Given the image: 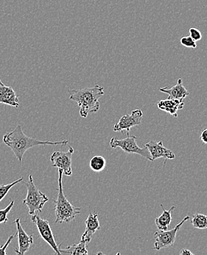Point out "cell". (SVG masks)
I'll list each match as a JSON object with an SVG mask.
<instances>
[{"instance_id":"obj_4","label":"cell","mask_w":207,"mask_h":255,"mask_svg":"<svg viewBox=\"0 0 207 255\" xmlns=\"http://www.w3.org/2000/svg\"><path fill=\"white\" fill-rule=\"evenodd\" d=\"M27 188V194L26 199L23 200V204L27 207L29 210V214H35L37 213H41L44 205L48 202L49 199L45 194L41 192L34 183L32 176H29L28 182H25Z\"/></svg>"},{"instance_id":"obj_6","label":"cell","mask_w":207,"mask_h":255,"mask_svg":"<svg viewBox=\"0 0 207 255\" xmlns=\"http://www.w3.org/2000/svg\"><path fill=\"white\" fill-rule=\"evenodd\" d=\"M31 221L32 223L35 224L36 226L38 233H39V235L42 238L43 240L47 242L50 246V247H52L55 254L61 255L60 247H61V244L58 246V244L55 241V236H54L53 233H52L49 222L41 218L40 216L39 213L32 215Z\"/></svg>"},{"instance_id":"obj_5","label":"cell","mask_w":207,"mask_h":255,"mask_svg":"<svg viewBox=\"0 0 207 255\" xmlns=\"http://www.w3.org/2000/svg\"><path fill=\"white\" fill-rule=\"evenodd\" d=\"M137 137L129 135V132H127V137L126 138L117 139V137H113L110 140V146L112 149L120 148L122 150L128 154H137L148 160H151V154L146 147H140L137 143Z\"/></svg>"},{"instance_id":"obj_24","label":"cell","mask_w":207,"mask_h":255,"mask_svg":"<svg viewBox=\"0 0 207 255\" xmlns=\"http://www.w3.org/2000/svg\"><path fill=\"white\" fill-rule=\"evenodd\" d=\"M16 236H17V233H15V234L13 235V236H10V237L8 238V239H7V241H6L5 244L0 247V255H7V253H6V250H7L9 244H10V243H11V241H13V239H14V237H16Z\"/></svg>"},{"instance_id":"obj_9","label":"cell","mask_w":207,"mask_h":255,"mask_svg":"<svg viewBox=\"0 0 207 255\" xmlns=\"http://www.w3.org/2000/svg\"><path fill=\"white\" fill-rule=\"evenodd\" d=\"M143 113L141 110H134L131 114H126L120 119L119 122L114 125L113 130L114 132H122L126 130L130 132L131 128L138 126L141 124Z\"/></svg>"},{"instance_id":"obj_26","label":"cell","mask_w":207,"mask_h":255,"mask_svg":"<svg viewBox=\"0 0 207 255\" xmlns=\"http://www.w3.org/2000/svg\"><path fill=\"white\" fill-rule=\"evenodd\" d=\"M180 255H193V253L192 252L190 251L189 250H188V249H183V250H182V251L180 252Z\"/></svg>"},{"instance_id":"obj_13","label":"cell","mask_w":207,"mask_h":255,"mask_svg":"<svg viewBox=\"0 0 207 255\" xmlns=\"http://www.w3.org/2000/svg\"><path fill=\"white\" fill-rule=\"evenodd\" d=\"M0 104H5L18 108L19 101L16 92L11 87L6 86L0 80Z\"/></svg>"},{"instance_id":"obj_11","label":"cell","mask_w":207,"mask_h":255,"mask_svg":"<svg viewBox=\"0 0 207 255\" xmlns=\"http://www.w3.org/2000/svg\"><path fill=\"white\" fill-rule=\"evenodd\" d=\"M16 225L17 236H18V248L15 250V253L18 255H24L30 250L33 244V236H29L21 227L19 219H17L14 222Z\"/></svg>"},{"instance_id":"obj_2","label":"cell","mask_w":207,"mask_h":255,"mask_svg":"<svg viewBox=\"0 0 207 255\" xmlns=\"http://www.w3.org/2000/svg\"><path fill=\"white\" fill-rule=\"evenodd\" d=\"M69 99L75 102L80 108V115L86 118L89 114H95L100 109L99 99L104 95V89L99 85L92 87L75 90L69 89Z\"/></svg>"},{"instance_id":"obj_19","label":"cell","mask_w":207,"mask_h":255,"mask_svg":"<svg viewBox=\"0 0 207 255\" xmlns=\"http://www.w3.org/2000/svg\"><path fill=\"white\" fill-rule=\"evenodd\" d=\"M192 225L195 228L207 229V215L202 214V213H196L193 215L191 220Z\"/></svg>"},{"instance_id":"obj_8","label":"cell","mask_w":207,"mask_h":255,"mask_svg":"<svg viewBox=\"0 0 207 255\" xmlns=\"http://www.w3.org/2000/svg\"><path fill=\"white\" fill-rule=\"evenodd\" d=\"M74 151L75 150L73 148L69 146V149L66 151H54L50 157L52 166L61 168L66 176H72V158Z\"/></svg>"},{"instance_id":"obj_21","label":"cell","mask_w":207,"mask_h":255,"mask_svg":"<svg viewBox=\"0 0 207 255\" xmlns=\"http://www.w3.org/2000/svg\"><path fill=\"white\" fill-rule=\"evenodd\" d=\"M13 205H14V201L11 200L7 207L4 209L0 210V224H6L8 222V219L7 217V214L10 213Z\"/></svg>"},{"instance_id":"obj_12","label":"cell","mask_w":207,"mask_h":255,"mask_svg":"<svg viewBox=\"0 0 207 255\" xmlns=\"http://www.w3.org/2000/svg\"><path fill=\"white\" fill-rule=\"evenodd\" d=\"M85 223H86V230L80 240L86 241L87 244H89L92 240L93 235L100 229L98 214L97 212H93V213L91 212Z\"/></svg>"},{"instance_id":"obj_25","label":"cell","mask_w":207,"mask_h":255,"mask_svg":"<svg viewBox=\"0 0 207 255\" xmlns=\"http://www.w3.org/2000/svg\"><path fill=\"white\" fill-rule=\"evenodd\" d=\"M200 138L203 141V143L207 144V128L202 131V134L200 135Z\"/></svg>"},{"instance_id":"obj_23","label":"cell","mask_w":207,"mask_h":255,"mask_svg":"<svg viewBox=\"0 0 207 255\" xmlns=\"http://www.w3.org/2000/svg\"><path fill=\"white\" fill-rule=\"evenodd\" d=\"M189 32L190 36H191L195 41H199L202 40V34L200 30L193 27V28L190 29Z\"/></svg>"},{"instance_id":"obj_16","label":"cell","mask_w":207,"mask_h":255,"mask_svg":"<svg viewBox=\"0 0 207 255\" xmlns=\"http://www.w3.org/2000/svg\"><path fill=\"white\" fill-rule=\"evenodd\" d=\"M161 207L163 209V212H162L160 217L155 219V224L159 230H169L170 225L172 222L171 214H172L173 211L175 209L176 207L173 206L169 210H165L162 205H161Z\"/></svg>"},{"instance_id":"obj_14","label":"cell","mask_w":207,"mask_h":255,"mask_svg":"<svg viewBox=\"0 0 207 255\" xmlns=\"http://www.w3.org/2000/svg\"><path fill=\"white\" fill-rule=\"evenodd\" d=\"M160 91L161 92L165 93L168 94V99H173V100H184L189 95V91L187 90L186 88L183 86L182 83V80L179 78L178 80L177 84L171 89H168V87L160 88Z\"/></svg>"},{"instance_id":"obj_15","label":"cell","mask_w":207,"mask_h":255,"mask_svg":"<svg viewBox=\"0 0 207 255\" xmlns=\"http://www.w3.org/2000/svg\"><path fill=\"white\" fill-rule=\"evenodd\" d=\"M185 106V103L183 100H161L158 103V108L161 111H165L166 113L177 117V112L179 110H182Z\"/></svg>"},{"instance_id":"obj_20","label":"cell","mask_w":207,"mask_h":255,"mask_svg":"<svg viewBox=\"0 0 207 255\" xmlns=\"http://www.w3.org/2000/svg\"><path fill=\"white\" fill-rule=\"evenodd\" d=\"M23 179H24V177H22L21 178L12 182V183L7 184V185H0V202L4 199V196L7 195V193L11 189L12 187L14 186L15 185L19 183V182H22Z\"/></svg>"},{"instance_id":"obj_1","label":"cell","mask_w":207,"mask_h":255,"mask_svg":"<svg viewBox=\"0 0 207 255\" xmlns=\"http://www.w3.org/2000/svg\"><path fill=\"white\" fill-rule=\"evenodd\" d=\"M3 142L13 151L20 163L22 161L23 156L26 151L30 148L39 145H67V140L61 141H49V140H39L33 137H28L24 133L22 128L18 125L13 131L7 132L3 136Z\"/></svg>"},{"instance_id":"obj_10","label":"cell","mask_w":207,"mask_h":255,"mask_svg":"<svg viewBox=\"0 0 207 255\" xmlns=\"http://www.w3.org/2000/svg\"><path fill=\"white\" fill-rule=\"evenodd\" d=\"M144 146L149 151L152 161L161 157L170 159V160L176 158V154H174V151L165 147L162 141L157 142L155 140H151L148 143H145Z\"/></svg>"},{"instance_id":"obj_7","label":"cell","mask_w":207,"mask_h":255,"mask_svg":"<svg viewBox=\"0 0 207 255\" xmlns=\"http://www.w3.org/2000/svg\"><path fill=\"white\" fill-rule=\"evenodd\" d=\"M191 219L190 216H186L179 225L176 226L172 230H160L154 233L155 237V244L154 249L157 251H160L162 249L168 248V247H174L176 240V234L180 230L182 226Z\"/></svg>"},{"instance_id":"obj_3","label":"cell","mask_w":207,"mask_h":255,"mask_svg":"<svg viewBox=\"0 0 207 255\" xmlns=\"http://www.w3.org/2000/svg\"><path fill=\"white\" fill-rule=\"evenodd\" d=\"M62 170L58 168V193L56 200H54L55 204V223H69L73 222L77 215L79 214L81 208L72 205L66 199L63 190Z\"/></svg>"},{"instance_id":"obj_22","label":"cell","mask_w":207,"mask_h":255,"mask_svg":"<svg viewBox=\"0 0 207 255\" xmlns=\"http://www.w3.org/2000/svg\"><path fill=\"white\" fill-rule=\"evenodd\" d=\"M196 41H195L191 36H184L181 38L182 45L188 48H196Z\"/></svg>"},{"instance_id":"obj_17","label":"cell","mask_w":207,"mask_h":255,"mask_svg":"<svg viewBox=\"0 0 207 255\" xmlns=\"http://www.w3.org/2000/svg\"><path fill=\"white\" fill-rule=\"evenodd\" d=\"M87 243L86 241L80 240L78 244H72V246L66 247L64 250L61 249V246L60 247V252L61 255H87L88 253L87 247H86Z\"/></svg>"},{"instance_id":"obj_18","label":"cell","mask_w":207,"mask_h":255,"mask_svg":"<svg viewBox=\"0 0 207 255\" xmlns=\"http://www.w3.org/2000/svg\"><path fill=\"white\" fill-rule=\"evenodd\" d=\"M89 165H90V168L92 171H95V172H100L106 168V159L103 156L95 155V157L91 159Z\"/></svg>"}]
</instances>
